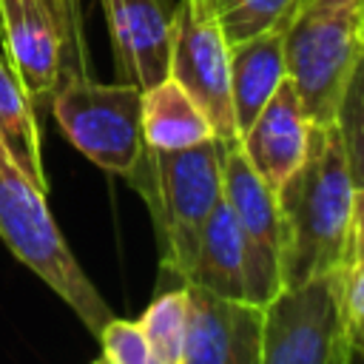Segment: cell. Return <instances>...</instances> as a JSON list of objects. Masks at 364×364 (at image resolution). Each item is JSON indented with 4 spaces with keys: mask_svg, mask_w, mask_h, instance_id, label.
Here are the masks:
<instances>
[{
    "mask_svg": "<svg viewBox=\"0 0 364 364\" xmlns=\"http://www.w3.org/2000/svg\"><path fill=\"white\" fill-rule=\"evenodd\" d=\"M282 219V287L330 273L353 219L364 213V182L353 173L336 122L310 125L301 165L276 191Z\"/></svg>",
    "mask_w": 364,
    "mask_h": 364,
    "instance_id": "6da1fadb",
    "label": "cell"
},
{
    "mask_svg": "<svg viewBox=\"0 0 364 364\" xmlns=\"http://www.w3.org/2000/svg\"><path fill=\"white\" fill-rule=\"evenodd\" d=\"M222 142L205 139L179 151L145 145L139 168L128 185L145 199L159 247V267L176 284H185L202 225L222 199Z\"/></svg>",
    "mask_w": 364,
    "mask_h": 364,
    "instance_id": "7a4b0ae2",
    "label": "cell"
},
{
    "mask_svg": "<svg viewBox=\"0 0 364 364\" xmlns=\"http://www.w3.org/2000/svg\"><path fill=\"white\" fill-rule=\"evenodd\" d=\"M0 239L11 256L26 264L43 284H48L85 324L88 333L114 318L111 307L91 284L80 262L74 259L65 236L60 233L46 191L37 188L28 173L11 159L0 142Z\"/></svg>",
    "mask_w": 364,
    "mask_h": 364,
    "instance_id": "3957f363",
    "label": "cell"
},
{
    "mask_svg": "<svg viewBox=\"0 0 364 364\" xmlns=\"http://www.w3.org/2000/svg\"><path fill=\"white\" fill-rule=\"evenodd\" d=\"M364 0H299L284 26V71L310 125H330L361 71Z\"/></svg>",
    "mask_w": 364,
    "mask_h": 364,
    "instance_id": "277c9868",
    "label": "cell"
},
{
    "mask_svg": "<svg viewBox=\"0 0 364 364\" xmlns=\"http://www.w3.org/2000/svg\"><path fill=\"white\" fill-rule=\"evenodd\" d=\"M51 114L65 139L97 168L131 176L142 156V88L134 82H97L91 74L63 77L54 88Z\"/></svg>",
    "mask_w": 364,
    "mask_h": 364,
    "instance_id": "5b68a950",
    "label": "cell"
},
{
    "mask_svg": "<svg viewBox=\"0 0 364 364\" xmlns=\"http://www.w3.org/2000/svg\"><path fill=\"white\" fill-rule=\"evenodd\" d=\"M259 364H361L341 330L330 273L282 287L262 307Z\"/></svg>",
    "mask_w": 364,
    "mask_h": 364,
    "instance_id": "8992f818",
    "label": "cell"
},
{
    "mask_svg": "<svg viewBox=\"0 0 364 364\" xmlns=\"http://www.w3.org/2000/svg\"><path fill=\"white\" fill-rule=\"evenodd\" d=\"M228 48L210 0H179L171 9L168 77L191 94L219 142H239L230 108Z\"/></svg>",
    "mask_w": 364,
    "mask_h": 364,
    "instance_id": "52a82bcc",
    "label": "cell"
},
{
    "mask_svg": "<svg viewBox=\"0 0 364 364\" xmlns=\"http://www.w3.org/2000/svg\"><path fill=\"white\" fill-rule=\"evenodd\" d=\"M222 196L236 219L245 253V299L264 307L282 290V219L276 193L259 179L239 142H222Z\"/></svg>",
    "mask_w": 364,
    "mask_h": 364,
    "instance_id": "ba28073f",
    "label": "cell"
},
{
    "mask_svg": "<svg viewBox=\"0 0 364 364\" xmlns=\"http://www.w3.org/2000/svg\"><path fill=\"white\" fill-rule=\"evenodd\" d=\"M188 290V336L179 364H259L262 307L222 299L193 284Z\"/></svg>",
    "mask_w": 364,
    "mask_h": 364,
    "instance_id": "9c48e42d",
    "label": "cell"
},
{
    "mask_svg": "<svg viewBox=\"0 0 364 364\" xmlns=\"http://www.w3.org/2000/svg\"><path fill=\"white\" fill-rule=\"evenodd\" d=\"M119 80L151 88L168 77L171 9L165 0H100Z\"/></svg>",
    "mask_w": 364,
    "mask_h": 364,
    "instance_id": "30bf717a",
    "label": "cell"
},
{
    "mask_svg": "<svg viewBox=\"0 0 364 364\" xmlns=\"http://www.w3.org/2000/svg\"><path fill=\"white\" fill-rule=\"evenodd\" d=\"M310 122L293 82L284 77L256 119L239 134V148L259 179L276 193L307 154Z\"/></svg>",
    "mask_w": 364,
    "mask_h": 364,
    "instance_id": "8fae6325",
    "label": "cell"
},
{
    "mask_svg": "<svg viewBox=\"0 0 364 364\" xmlns=\"http://www.w3.org/2000/svg\"><path fill=\"white\" fill-rule=\"evenodd\" d=\"M284 77V26L267 28L228 48V82L236 134L256 119Z\"/></svg>",
    "mask_w": 364,
    "mask_h": 364,
    "instance_id": "7c38bea8",
    "label": "cell"
},
{
    "mask_svg": "<svg viewBox=\"0 0 364 364\" xmlns=\"http://www.w3.org/2000/svg\"><path fill=\"white\" fill-rule=\"evenodd\" d=\"M185 284L208 290L222 299H245V253L236 219L225 202V196L210 210L202 225L196 256ZM247 301V299H245Z\"/></svg>",
    "mask_w": 364,
    "mask_h": 364,
    "instance_id": "4fadbf2b",
    "label": "cell"
},
{
    "mask_svg": "<svg viewBox=\"0 0 364 364\" xmlns=\"http://www.w3.org/2000/svg\"><path fill=\"white\" fill-rule=\"evenodd\" d=\"M142 139L156 151H179L213 139V128L191 94L165 77L142 91Z\"/></svg>",
    "mask_w": 364,
    "mask_h": 364,
    "instance_id": "5bb4252c",
    "label": "cell"
},
{
    "mask_svg": "<svg viewBox=\"0 0 364 364\" xmlns=\"http://www.w3.org/2000/svg\"><path fill=\"white\" fill-rule=\"evenodd\" d=\"M0 142L6 145L11 159L28 173V179L48 193L34 105L3 54H0Z\"/></svg>",
    "mask_w": 364,
    "mask_h": 364,
    "instance_id": "9a60e30c",
    "label": "cell"
},
{
    "mask_svg": "<svg viewBox=\"0 0 364 364\" xmlns=\"http://www.w3.org/2000/svg\"><path fill=\"white\" fill-rule=\"evenodd\" d=\"M330 284L341 318L344 338L361 350L364 341V213L353 219L338 264L330 270Z\"/></svg>",
    "mask_w": 364,
    "mask_h": 364,
    "instance_id": "2e32d148",
    "label": "cell"
},
{
    "mask_svg": "<svg viewBox=\"0 0 364 364\" xmlns=\"http://www.w3.org/2000/svg\"><path fill=\"white\" fill-rule=\"evenodd\" d=\"M188 290L185 284H176L171 290H162L148 307L145 313L136 318L148 350L165 361V364H179L182 361V347H185V336H188Z\"/></svg>",
    "mask_w": 364,
    "mask_h": 364,
    "instance_id": "e0dca14e",
    "label": "cell"
},
{
    "mask_svg": "<svg viewBox=\"0 0 364 364\" xmlns=\"http://www.w3.org/2000/svg\"><path fill=\"white\" fill-rule=\"evenodd\" d=\"M228 46L256 37L267 28L287 26L299 0H210Z\"/></svg>",
    "mask_w": 364,
    "mask_h": 364,
    "instance_id": "ac0fdd59",
    "label": "cell"
},
{
    "mask_svg": "<svg viewBox=\"0 0 364 364\" xmlns=\"http://www.w3.org/2000/svg\"><path fill=\"white\" fill-rule=\"evenodd\" d=\"M43 6L51 14V20L60 31V40H63V77L91 74L82 0H43Z\"/></svg>",
    "mask_w": 364,
    "mask_h": 364,
    "instance_id": "d6986e66",
    "label": "cell"
},
{
    "mask_svg": "<svg viewBox=\"0 0 364 364\" xmlns=\"http://www.w3.org/2000/svg\"><path fill=\"white\" fill-rule=\"evenodd\" d=\"M97 341L102 347L105 364H154V353L148 350V341L136 321L114 316L100 330Z\"/></svg>",
    "mask_w": 364,
    "mask_h": 364,
    "instance_id": "ffe728a7",
    "label": "cell"
},
{
    "mask_svg": "<svg viewBox=\"0 0 364 364\" xmlns=\"http://www.w3.org/2000/svg\"><path fill=\"white\" fill-rule=\"evenodd\" d=\"M91 364H105V361H102V358H100V361H91Z\"/></svg>",
    "mask_w": 364,
    "mask_h": 364,
    "instance_id": "44dd1931",
    "label": "cell"
}]
</instances>
